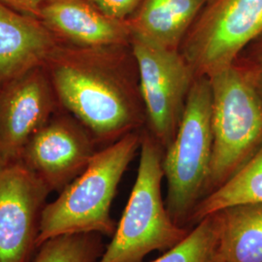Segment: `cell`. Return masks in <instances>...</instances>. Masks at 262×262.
<instances>
[{"mask_svg":"<svg viewBox=\"0 0 262 262\" xmlns=\"http://www.w3.org/2000/svg\"><path fill=\"white\" fill-rule=\"evenodd\" d=\"M43 67L59 106L84 125L95 143L110 145L146 124L130 45L81 47L59 42Z\"/></svg>","mask_w":262,"mask_h":262,"instance_id":"obj_1","label":"cell"},{"mask_svg":"<svg viewBox=\"0 0 262 262\" xmlns=\"http://www.w3.org/2000/svg\"><path fill=\"white\" fill-rule=\"evenodd\" d=\"M140 145L141 130L133 131L96 151L86 168L43 208L36 248L63 235L114 234L113 200Z\"/></svg>","mask_w":262,"mask_h":262,"instance_id":"obj_2","label":"cell"},{"mask_svg":"<svg viewBox=\"0 0 262 262\" xmlns=\"http://www.w3.org/2000/svg\"><path fill=\"white\" fill-rule=\"evenodd\" d=\"M164 150L147 129L141 130L137 177L122 219L96 262H142L147 254L166 252L189 232L169 215L161 194Z\"/></svg>","mask_w":262,"mask_h":262,"instance_id":"obj_3","label":"cell"},{"mask_svg":"<svg viewBox=\"0 0 262 262\" xmlns=\"http://www.w3.org/2000/svg\"><path fill=\"white\" fill-rule=\"evenodd\" d=\"M208 78L213 154L205 196L223 186L262 147V98L243 71L233 63Z\"/></svg>","mask_w":262,"mask_h":262,"instance_id":"obj_4","label":"cell"},{"mask_svg":"<svg viewBox=\"0 0 262 262\" xmlns=\"http://www.w3.org/2000/svg\"><path fill=\"white\" fill-rule=\"evenodd\" d=\"M213 154L212 91L207 76L194 80L174 139L164 150L166 208L173 221L187 227L205 196Z\"/></svg>","mask_w":262,"mask_h":262,"instance_id":"obj_5","label":"cell"},{"mask_svg":"<svg viewBox=\"0 0 262 262\" xmlns=\"http://www.w3.org/2000/svg\"><path fill=\"white\" fill-rule=\"evenodd\" d=\"M260 35L262 0H209L179 51L196 77H211L232 66Z\"/></svg>","mask_w":262,"mask_h":262,"instance_id":"obj_6","label":"cell"},{"mask_svg":"<svg viewBox=\"0 0 262 262\" xmlns=\"http://www.w3.org/2000/svg\"><path fill=\"white\" fill-rule=\"evenodd\" d=\"M147 130L165 150L175 137L196 75L179 50L131 36Z\"/></svg>","mask_w":262,"mask_h":262,"instance_id":"obj_7","label":"cell"},{"mask_svg":"<svg viewBox=\"0 0 262 262\" xmlns=\"http://www.w3.org/2000/svg\"><path fill=\"white\" fill-rule=\"evenodd\" d=\"M50 192L20 159L0 163V262H28Z\"/></svg>","mask_w":262,"mask_h":262,"instance_id":"obj_8","label":"cell"},{"mask_svg":"<svg viewBox=\"0 0 262 262\" xmlns=\"http://www.w3.org/2000/svg\"><path fill=\"white\" fill-rule=\"evenodd\" d=\"M95 141L70 114H55L29 139L19 159L50 188L60 192L94 158Z\"/></svg>","mask_w":262,"mask_h":262,"instance_id":"obj_9","label":"cell"},{"mask_svg":"<svg viewBox=\"0 0 262 262\" xmlns=\"http://www.w3.org/2000/svg\"><path fill=\"white\" fill-rule=\"evenodd\" d=\"M60 107L43 66L0 86V163L19 160L29 139Z\"/></svg>","mask_w":262,"mask_h":262,"instance_id":"obj_10","label":"cell"},{"mask_svg":"<svg viewBox=\"0 0 262 262\" xmlns=\"http://www.w3.org/2000/svg\"><path fill=\"white\" fill-rule=\"evenodd\" d=\"M38 19L61 43L81 47L130 45L127 19H113L90 0H45Z\"/></svg>","mask_w":262,"mask_h":262,"instance_id":"obj_11","label":"cell"},{"mask_svg":"<svg viewBox=\"0 0 262 262\" xmlns=\"http://www.w3.org/2000/svg\"><path fill=\"white\" fill-rule=\"evenodd\" d=\"M58 43L40 19L0 2V86L43 66Z\"/></svg>","mask_w":262,"mask_h":262,"instance_id":"obj_12","label":"cell"},{"mask_svg":"<svg viewBox=\"0 0 262 262\" xmlns=\"http://www.w3.org/2000/svg\"><path fill=\"white\" fill-rule=\"evenodd\" d=\"M209 0H143L127 19L131 36L179 50L188 29Z\"/></svg>","mask_w":262,"mask_h":262,"instance_id":"obj_13","label":"cell"},{"mask_svg":"<svg viewBox=\"0 0 262 262\" xmlns=\"http://www.w3.org/2000/svg\"><path fill=\"white\" fill-rule=\"evenodd\" d=\"M216 256L224 262H262V203L226 207L214 213Z\"/></svg>","mask_w":262,"mask_h":262,"instance_id":"obj_14","label":"cell"},{"mask_svg":"<svg viewBox=\"0 0 262 262\" xmlns=\"http://www.w3.org/2000/svg\"><path fill=\"white\" fill-rule=\"evenodd\" d=\"M262 203V147L223 186L204 197L195 207L187 226L226 207Z\"/></svg>","mask_w":262,"mask_h":262,"instance_id":"obj_15","label":"cell"},{"mask_svg":"<svg viewBox=\"0 0 262 262\" xmlns=\"http://www.w3.org/2000/svg\"><path fill=\"white\" fill-rule=\"evenodd\" d=\"M217 250V224L214 214L194 225L176 246L150 262H213Z\"/></svg>","mask_w":262,"mask_h":262,"instance_id":"obj_16","label":"cell"},{"mask_svg":"<svg viewBox=\"0 0 262 262\" xmlns=\"http://www.w3.org/2000/svg\"><path fill=\"white\" fill-rule=\"evenodd\" d=\"M96 233L63 235L39 246L34 262H96L103 253Z\"/></svg>","mask_w":262,"mask_h":262,"instance_id":"obj_17","label":"cell"},{"mask_svg":"<svg viewBox=\"0 0 262 262\" xmlns=\"http://www.w3.org/2000/svg\"><path fill=\"white\" fill-rule=\"evenodd\" d=\"M262 98V35L253 40L235 60Z\"/></svg>","mask_w":262,"mask_h":262,"instance_id":"obj_18","label":"cell"},{"mask_svg":"<svg viewBox=\"0 0 262 262\" xmlns=\"http://www.w3.org/2000/svg\"><path fill=\"white\" fill-rule=\"evenodd\" d=\"M95 7L113 19L126 20L139 8L143 0H90Z\"/></svg>","mask_w":262,"mask_h":262,"instance_id":"obj_19","label":"cell"},{"mask_svg":"<svg viewBox=\"0 0 262 262\" xmlns=\"http://www.w3.org/2000/svg\"><path fill=\"white\" fill-rule=\"evenodd\" d=\"M45 0H0L13 9L17 10L28 16L37 18L39 10Z\"/></svg>","mask_w":262,"mask_h":262,"instance_id":"obj_20","label":"cell"},{"mask_svg":"<svg viewBox=\"0 0 262 262\" xmlns=\"http://www.w3.org/2000/svg\"><path fill=\"white\" fill-rule=\"evenodd\" d=\"M213 262H224L222 259H220L217 256H215V260Z\"/></svg>","mask_w":262,"mask_h":262,"instance_id":"obj_21","label":"cell"}]
</instances>
